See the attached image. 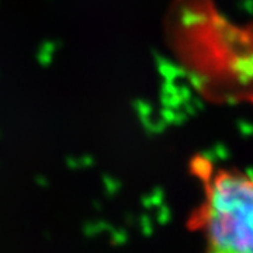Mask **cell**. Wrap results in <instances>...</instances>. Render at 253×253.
Segmentation results:
<instances>
[{"label": "cell", "mask_w": 253, "mask_h": 253, "mask_svg": "<svg viewBox=\"0 0 253 253\" xmlns=\"http://www.w3.org/2000/svg\"><path fill=\"white\" fill-rule=\"evenodd\" d=\"M193 165L206 187L193 217L206 238V253H253V176L238 169L212 170L201 156Z\"/></svg>", "instance_id": "6da1fadb"}]
</instances>
